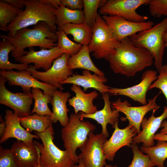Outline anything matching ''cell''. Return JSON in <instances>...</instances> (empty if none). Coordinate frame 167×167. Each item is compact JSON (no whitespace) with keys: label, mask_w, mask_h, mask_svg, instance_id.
Returning a JSON list of instances; mask_svg holds the SVG:
<instances>
[{"label":"cell","mask_w":167,"mask_h":167,"mask_svg":"<svg viewBox=\"0 0 167 167\" xmlns=\"http://www.w3.org/2000/svg\"><path fill=\"white\" fill-rule=\"evenodd\" d=\"M149 0H108L99 10L100 14L115 15L131 21L142 22L148 18L140 15L136 10L141 6L146 5Z\"/></svg>","instance_id":"cell-9"},{"label":"cell","mask_w":167,"mask_h":167,"mask_svg":"<svg viewBox=\"0 0 167 167\" xmlns=\"http://www.w3.org/2000/svg\"><path fill=\"white\" fill-rule=\"evenodd\" d=\"M12 6L17 8L22 9L25 6V0H3Z\"/></svg>","instance_id":"cell-40"},{"label":"cell","mask_w":167,"mask_h":167,"mask_svg":"<svg viewBox=\"0 0 167 167\" xmlns=\"http://www.w3.org/2000/svg\"><path fill=\"white\" fill-rule=\"evenodd\" d=\"M118 124L116 125L113 134L103 145V150L106 160L113 161L116 152L124 146L130 147L133 142V138L138 134L136 129L128 125L123 129H120Z\"/></svg>","instance_id":"cell-16"},{"label":"cell","mask_w":167,"mask_h":167,"mask_svg":"<svg viewBox=\"0 0 167 167\" xmlns=\"http://www.w3.org/2000/svg\"><path fill=\"white\" fill-rule=\"evenodd\" d=\"M161 127H162L160 133L163 134H167V121H163L161 124Z\"/></svg>","instance_id":"cell-44"},{"label":"cell","mask_w":167,"mask_h":167,"mask_svg":"<svg viewBox=\"0 0 167 167\" xmlns=\"http://www.w3.org/2000/svg\"><path fill=\"white\" fill-rule=\"evenodd\" d=\"M0 38L10 41L15 46V48L11 52V56L15 60L27 54L28 51L24 50L27 47L39 46L49 49L57 46V43H55L57 40L55 33L44 21L38 22L33 28H22L12 36L1 34Z\"/></svg>","instance_id":"cell-2"},{"label":"cell","mask_w":167,"mask_h":167,"mask_svg":"<svg viewBox=\"0 0 167 167\" xmlns=\"http://www.w3.org/2000/svg\"><path fill=\"white\" fill-rule=\"evenodd\" d=\"M157 78V72L147 70L142 75V79L138 84L130 87L119 88L110 87L108 93L112 96L122 95L128 96L143 105L148 103L146 99L147 91L152 83Z\"/></svg>","instance_id":"cell-15"},{"label":"cell","mask_w":167,"mask_h":167,"mask_svg":"<svg viewBox=\"0 0 167 167\" xmlns=\"http://www.w3.org/2000/svg\"><path fill=\"white\" fill-rule=\"evenodd\" d=\"M146 5H148L149 13L152 16L167 17V0H149Z\"/></svg>","instance_id":"cell-36"},{"label":"cell","mask_w":167,"mask_h":167,"mask_svg":"<svg viewBox=\"0 0 167 167\" xmlns=\"http://www.w3.org/2000/svg\"><path fill=\"white\" fill-rule=\"evenodd\" d=\"M23 11V9L15 8L3 0H0V30L7 31L8 26L13 22Z\"/></svg>","instance_id":"cell-32"},{"label":"cell","mask_w":167,"mask_h":167,"mask_svg":"<svg viewBox=\"0 0 167 167\" xmlns=\"http://www.w3.org/2000/svg\"><path fill=\"white\" fill-rule=\"evenodd\" d=\"M104 167H118L116 165H107L106 164Z\"/></svg>","instance_id":"cell-47"},{"label":"cell","mask_w":167,"mask_h":167,"mask_svg":"<svg viewBox=\"0 0 167 167\" xmlns=\"http://www.w3.org/2000/svg\"><path fill=\"white\" fill-rule=\"evenodd\" d=\"M50 116L39 115L36 113L26 117H19L21 125L30 133L33 131L38 133L44 132L53 123Z\"/></svg>","instance_id":"cell-27"},{"label":"cell","mask_w":167,"mask_h":167,"mask_svg":"<svg viewBox=\"0 0 167 167\" xmlns=\"http://www.w3.org/2000/svg\"><path fill=\"white\" fill-rule=\"evenodd\" d=\"M159 92L153 98L149 99L146 105L140 106H132L126 100L122 101L119 98L111 103V108L119 112L124 113L126 117L124 118L129 121L128 125L134 126L137 130L138 135L141 132L140 126L145 115L151 111H156L160 108L156 103V100L161 92Z\"/></svg>","instance_id":"cell-12"},{"label":"cell","mask_w":167,"mask_h":167,"mask_svg":"<svg viewBox=\"0 0 167 167\" xmlns=\"http://www.w3.org/2000/svg\"><path fill=\"white\" fill-rule=\"evenodd\" d=\"M100 0H83L85 23L92 29L96 21Z\"/></svg>","instance_id":"cell-34"},{"label":"cell","mask_w":167,"mask_h":167,"mask_svg":"<svg viewBox=\"0 0 167 167\" xmlns=\"http://www.w3.org/2000/svg\"><path fill=\"white\" fill-rule=\"evenodd\" d=\"M107 140L102 133L89 134L84 145L79 148L81 152L78 156L85 167H104L106 164L102 147Z\"/></svg>","instance_id":"cell-11"},{"label":"cell","mask_w":167,"mask_h":167,"mask_svg":"<svg viewBox=\"0 0 167 167\" xmlns=\"http://www.w3.org/2000/svg\"><path fill=\"white\" fill-rule=\"evenodd\" d=\"M102 17L111 30L114 38L118 42L150 29L154 25V23L151 21L134 22L121 16L112 15H103Z\"/></svg>","instance_id":"cell-13"},{"label":"cell","mask_w":167,"mask_h":167,"mask_svg":"<svg viewBox=\"0 0 167 167\" xmlns=\"http://www.w3.org/2000/svg\"><path fill=\"white\" fill-rule=\"evenodd\" d=\"M167 33V17L151 28L129 37L133 45L147 50L154 60L155 66L159 72L162 65L166 47L164 35Z\"/></svg>","instance_id":"cell-5"},{"label":"cell","mask_w":167,"mask_h":167,"mask_svg":"<svg viewBox=\"0 0 167 167\" xmlns=\"http://www.w3.org/2000/svg\"><path fill=\"white\" fill-rule=\"evenodd\" d=\"M0 167H19L10 149L3 148L0 146Z\"/></svg>","instance_id":"cell-38"},{"label":"cell","mask_w":167,"mask_h":167,"mask_svg":"<svg viewBox=\"0 0 167 167\" xmlns=\"http://www.w3.org/2000/svg\"><path fill=\"white\" fill-rule=\"evenodd\" d=\"M32 167H40V165L39 163V164L36 165V166H34Z\"/></svg>","instance_id":"cell-48"},{"label":"cell","mask_w":167,"mask_h":167,"mask_svg":"<svg viewBox=\"0 0 167 167\" xmlns=\"http://www.w3.org/2000/svg\"><path fill=\"white\" fill-rule=\"evenodd\" d=\"M57 29L72 35L75 41L82 45H88L93 35L92 29L84 23L69 24L57 27Z\"/></svg>","instance_id":"cell-26"},{"label":"cell","mask_w":167,"mask_h":167,"mask_svg":"<svg viewBox=\"0 0 167 167\" xmlns=\"http://www.w3.org/2000/svg\"><path fill=\"white\" fill-rule=\"evenodd\" d=\"M142 152L146 153L158 167H165L164 162L167 158V141L158 140L155 146L140 147Z\"/></svg>","instance_id":"cell-30"},{"label":"cell","mask_w":167,"mask_h":167,"mask_svg":"<svg viewBox=\"0 0 167 167\" xmlns=\"http://www.w3.org/2000/svg\"><path fill=\"white\" fill-rule=\"evenodd\" d=\"M5 119L6 127L4 134L0 138V143L11 138L17 140L27 142L33 141L34 138L40 139L36 134H32L23 127L20 123L19 117L12 111L9 109L6 111Z\"/></svg>","instance_id":"cell-20"},{"label":"cell","mask_w":167,"mask_h":167,"mask_svg":"<svg viewBox=\"0 0 167 167\" xmlns=\"http://www.w3.org/2000/svg\"><path fill=\"white\" fill-rule=\"evenodd\" d=\"M88 45H83L79 51L71 56L68 60L69 68L72 70L82 69L92 71L99 75L105 76L104 73L99 69L92 62L90 55Z\"/></svg>","instance_id":"cell-25"},{"label":"cell","mask_w":167,"mask_h":167,"mask_svg":"<svg viewBox=\"0 0 167 167\" xmlns=\"http://www.w3.org/2000/svg\"><path fill=\"white\" fill-rule=\"evenodd\" d=\"M107 81V79L105 76H100L95 73L92 74L90 71L84 70L82 75L73 74L61 84H71L81 86L83 88L84 92L88 88H93L102 94L108 92L110 88L104 84Z\"/></svg>","instance_id":"cell-22"},{"label":"cell","mask_w":167,"mask_h":167,"mask_svg":"<svg viewBox=\"0 0 167 167\" xmlns=\"http://www.w3.org/2000/svg\"><path fill=\"white\" fill-rule=\"evenodd\" d=\"M81 112L70 114L67 124L61 129V137L65 150L69 152L74 164L79 162V157L76 153L78 148L86 142L89 134L93 132L96 126L88 121L81 120Z\"/></svg>","instance_id":"cell-4"},{"label":"cell","mask_w":167,"mask_h":167,"mask_svg":"<svg viewBox=\"0 0 167 167\" xmlns=\"http://www.w3.org/2000/svg\"><path fill=\"white\" fill-rule=\"evenodd\" d=\"M70 57L69 54L63 53L53 61L51 67L47 71H37L32 65L29 66L28 70L36 79L62 91L63 88L61 82L73 74L72 70L69 68L67 63Z\"/></svg>","instance_id":"cell-8"},{"label":"cell","mask_w":167,"mask_h":167,"mask_svg":"<svg viewBox=\"0 0 167 167\" xmlns=\"http://www.w3.org/2000/svg\"><path fill=\"white\" fill-rule=\"evenodd\" d=\"M71 96L69 92H63L57 89L54 92L50 102L52 106L50 119L53 123L59 121L63 127L67 124L69 120L67 113L69 110L67 107L66 102Z\"/></svg>","instance_id":"cell-24"},{"label":"cell","mask_w":167,"mask_h":167,"mask_svg":"<svg viewBox=\"0 0 167 167\" xmlns=\"http://www.w3.org/2000/svg\"><path fill=\"white\" fill-rule=\"evenodd\" d=\"M159 73L157 79L150 86L148 90L155 88H159L164 95L167 103V64L162 66Z\"/></svg>","instance_id":"cell-37"},{"label":"cell","mask_w":167,"mask_h":167,"mask_svg":"<svg viewBox=\"0 0 167 167\" xmlns=\"http://www.w3.org/2000/svg\"><path fill=\"white\" fill-rule=\"evenodd\" d=\"M15 47L10 41L3 39L0 42V69L1 70L11 71L13 69L19 71L28 70V65L21 63H14L9 60V54Z\"/></svg>","instance_id":"cell-29"},{"label":"cell","mask_w":167,"mask_h":167,"mask_svg":"<svg viewBox=\"0 0 167 167\" xmlns=\"http://www.w3.org/2000/svg\"><path fill=\"white\" fill-rule=\"evenodd\" d=\"M25 9L8 26V36H12L17 30L36 25L40 21L46 22L52 31L55 33L57 28L56 8L53 5L43 4L39 0H25Z\"/></svg>","instance_id":"cell-3"},{"label":"cell","mask_w":167,"mask_h":167,"mask_svg":"<svg viewBox=\"0 0 167 167\" xmlns=\"http://www.w3.org/2000/svg\"><path fill=\"white\" fill-rule=\"evenodd\" d=\"M29 48V51L26 55L16 61L25 64L33 63L35 69L42 68L45 71L50 68L53 61L63 54L58 46L49 49H42L38 51H35L33 47Z\"/></svg>","instance_id":"cell-17"},{"label":"cell","mask_w":167,"mask_h":167,"mask_svg":"<svg viewBox=\"0 0 167 167\" xmlns=\"http://www.w3.org/2000/svg\"><path fill=\"white\" fill-rule=\"evenodd\" d=\"M6 81L5 78L0 75V104L12 109L19 118L30 115L33 99L31 92H13L5 87Z\"/></svg>","instance_id":"cell-10"},{"label":"cell","mask_w":167,"mask_h":167,"mask_svg":"<svg viewBox=\"0 0 167 167\" xmlns=\"http://www.w3.org/2000/svg\"><path fill=\"white\" fill-rule=\"evenodd\" d=\"M102 95V98L104 102L103 108L91 114H86L82 112L80 119L83 120L84 118H88L96 121L102 126L101 133L107 138L109 136V133L107 129V124H109L114 128L116 124H118L119 112L115 109L112 110L109 94L107 92L104 93Z\"/></svg>","instance_id":"cell-19"},{"label":"cell","mask_w":167,"mask_h":167,"mask_svg":"<svg viewBox=\"0 0 167 167\" xmlns=\"http://www.w3.org/2000/svg\"><path fill=\"white\" fill-rule=\"evenodd\" d=\"M156 111H152V114L148 119L143 118L141 123L142 130L139 134L133 138V142L136 143H142V146L144 147L154 146L155 133L161 127L164 119L167 118V108L165 107L162 113L157 117L154 115Z\"/></svg>","instance_id":"cell-21"},{"label":"cell","mask_w":167,"mask_h":167,"mask_svg":"<svg viewBox=\"0 0 167 167\" xmlns=\"http://www.w3.org/2000/svg\"><path fill=\"white\" fill-rule=\"evenodd\" d=\"M10 149L19 167H32L39 163L40 150L33 141L27 142L17 140Z\"/></svg>","instance_id":"cell-18"},{"label":"cell","mask_w":167,"mask_h":167,"mask_svg":"<svg viewBox=\"0 0 167 167\" xmlns=\"http://www.w3.org/2000/svg\"><path fill=\"white\" fill-rule=\"evenodd\" d=\"M71 90L75 93V96L70 98L69 104L74 108L75 113L79 111L88 114L93 113L97 110V106L93 104V100L98 95L96 90L89 93H85L82 90L80 86L73 84Z\"/></svg>","instance_id":"cell-23"},{"label":"cell","mask_w":167,"mask_h":167,"mask_svg":"<svg viewBox=\"0 0 167 167\" xmlns=\"http://www.w3.org/2000/svg\"><path fill=\"white\" fill-rule=\"evenodd\" d=\"M104 59L115 73L131 77L151 66L154 58L147 50L135 46L127 37L119 42L113 52Z\"/></svg>","instance_id":"cell-1"},{"label":"cell","mask_w":167,"mask_h":167,"mask_svg":"<svg viewBox=\"0 0 167 167\" xmlns=\"http://www.w3.org/2000/svg\"><path fill=\"white\" fill-rule=\"evenodd\" d=\"M52 124L44 132H35L42 142L33 140L40 150V167H71L74 163L68 152L60 149L54 142V132Z\"/></svg>","instance_id":"cell-6"},{"label":"cell","mask_w":167,"mask_h":167,"mask_svg":"<svg viewBox=\"0 0 167 167\" xmlns=\"http://www.w3.org/2000/svg\"><path fill=\"white\" fill-rule=\"evenodd\" d=\"M40 89L38 88H32L31 89L34 104L31 114L36 113L43 116H51L52 113L48 105L50 103L52 95L42 93Z\"/></svg>","instance_id":"cell-31"},{"label":"cell","mask_w":167,"mask_h":167,"mask_svg":"<svg viewBox=\"0 0 167 167\" xmlns=\"http://www.w3.org/2000/svg\"><path fill=\"white\" fill-rule=\"evenodd\" d=\"M164 38L165 42V45L166 47H167V33L165 34Z\"/></svg>","instance_id":"cell-46"},{"label":"cell","mask_w":167,"mask_h":167,"mask_svg":"<svg viewBox=\"0 0 167 167\" xmlns=\"http://www.w3.org/2000/svg\"><path fill=\"white\" fill-rule=\"evenodd\" d=\"M57 37V46L63 53H66L72 56L77 53L83 45L71 40L64 31L57 30L55 32Z\"/></svg>","instance_id":"cell-33"},{"label":"cell","mask_w":167,"mask_h":167,"mask_svg":"<svg viewBox=\"0 0 167 167\" xmlns=\"http://www.w3.org/2000/svg\"><path fill=\"white\" fill-rule=\"evenodd\" d=\"M78 165H73L71 167H85L83 162L79 159Z\"/></svg>","instance_id":"cell-45"},{"label":"cell","mask_w":167,"mask_h":167,"mask_svg":"<svg viewBox=\"0 0 167 167\" xmlns=\"http://www.w3.org/2000/svg\"><path fill=\"white\" fill-rule=\"evenodd\" d=\"M0 137H2L4 134L6 127V125L5 121H4L2 116L0 115Z\"/></svg>","instance_id":"cell-42"},{"label":"cell","mask_w":167,"mask_h":167,"mask_svg":"<svg viewBox=\"0 0 167 167\" xmlns=\"http://www.w3.org/2000/svg\"><path fill=\"white\" fill-rule=\"evenodd\" d=\"M130 147L133 156L131 164L127 167H153L156 166L147 155H145L141 152L136 143L133 142Z\"/></svg>","instance_id":"cell-35"},{"label":"cell","mask_w":167,"mask_h":167,"mask_svg":"<svg viewBox=\"0 0 167 167\" xmlns=\"http://www.w3.org/2000/svg\"><path fill=\"white\" fill-rule=\"evenodd\" d=\"M92 29V38L88 45L89 52L97 59L105 58L113 52L119 42L114 38L109 27L98 13Z\"/></svg>","instance_id":"cell-7"},{"label":"cell","mask_w":167,"mask_h":167,"mask_svg":"<svg viewBox=\"0 0 167 167\" xmlns=\"http://www.w3.org/2000/svg\"><path fill=\"white\" fill-rule=\"evenodd\" d=\"M62 5L72 10H81L84 7L83 0H61Z\"/></svg>","instance_id":"cell-39"},{"label":"cell","mask_w":167,"mask_h":167,"mask_svg":"<svg viewBox=\"0 0 167 167\" xmlns=\"http://www.w3.org/2000/svg\"><path fill=\"white\" fill-rule=\"evenodd\" d=\"M55 15L58 27L84 22V13L82 10H72L62 5L56 9Z\"/></svg>","instance_id":"cell-28"},{"label":"cell","mask_w":167,"mask_h":167,"mask_svg":"<svg viewBox=\"0 0 167 167\" xmlns=\"http://www.w3.org/2000/svg\"><path fill=\"white\" fill-rule=\"evenodd\" d=\"M39 1L46 5L51 4L56 9L62 5L61 0H39Z\"/></svg>","instance_id":"cell-41"},{"label":"cell","mask_w":167,"mask_h":167,"mask_svg":"<svg viewBox=\"0 0 167 167\" xmlns=\"http://www.w3.org/2000/svg\"><path fill=\"white\" fill-rule=\"evenodd\" d=\"M0 74L6 79L10 85L19 86L24 92H31L32 88H38L42 90L43 93L53 95L57 89L36 79L28 69L16 71L0 70Z\"/></svg>","instance_id":"cell-14"},{"label":"cell","mask_w":167,"mask_h":167,"mask_svg":"<svg viewBox=\"0 0 167 167\" xmlns=\"http://www.w3.org/2000/svg\"><path fill=\"white\" fill-rule=\"evenodd\" d=\"M155 140L167 141V134L159 133L155 135L154 137Z\"/></svg>","instance_id":"cell-43"}]
</instances>
